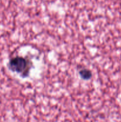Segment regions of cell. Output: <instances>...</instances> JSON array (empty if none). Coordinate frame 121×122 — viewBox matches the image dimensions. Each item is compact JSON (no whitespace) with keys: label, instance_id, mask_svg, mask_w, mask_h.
I'll return each mask as SVG.
<instances>
[{"label":"cell","instance_id":"2","mask_svg":"<svg viewBox=\"0 0 121 122\" xmlns=\"http://www.w3.org/2000/svg\"><path fill=\"white\" fill-rule=\"evenodd\" d=\"M79 75L81 78L85 81H88L92 77V73L90 70L87 69H83L79 70Z\"/></svg>","mask_w":121,"mask_h":122},{"label":"cell","instance_id":"1","mask_svg":"<svg viewBox=\"0 0 121 122\" xmlns=\"http://www.w3.org/2000/svg\"><path fill=\"white\" fill-rule=\"evenodd\" d=\"M8 67L11 71L20 74L23 77L28 76L30 69L28 60L26 58L19 56L9 60Z\"/></svg>","mask_w":121,"mask_h":122}]
</instances>
